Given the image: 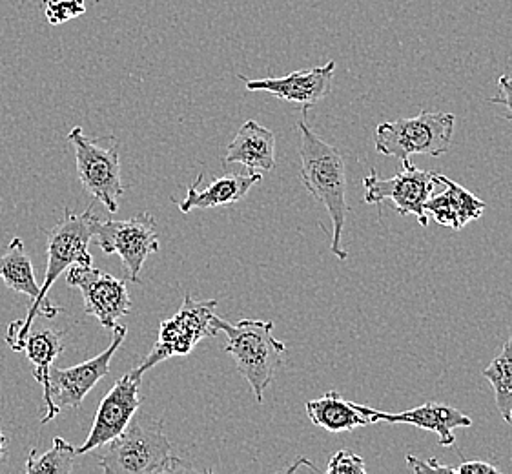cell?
I'll use <instances>...</instances> for the list:
<instances>
[{"instance_id":"1","label":"cell","mask_w":512,"mask_h":474,"mask_svg":"<svg viewBox=\"0 0 512 474\" xmlns=\"http://www.w3.org/2000/svg\"><path fill=\"white\" fill-rule=\"evenodd\" d=\"M99 217L93 214V207L88 208L82 214H75L70 208L64 210V216L55 227L48 232V265L44 274V283L39 290V296L33 299L30 310L24 320L13 321L6 332V343L13 351H24L26 338L31 332L33 321L37 316L55 318L61 309L48 303V290L53 283L61 278L62 272L79 263V265H92L90 254V241L95 236Z\"/></svg>"},{"instance_id":"2","label":"cell","mask_w":512,"mask_h":474,"mask_svg":"<svg viewBox=\"0 0 512 474\" xmlns=\"http://www.w3.org/2000/svg\"><path fill=\"white\" fill-rule=\"evenodd\" d=\"M301 135V170L299 177L308 192L327 208L332 219L334 236L330 243L332 254L345 261L349 252L343 248V230L347 223L350 207L347 203V166L339 150L323 141L307 123V110L297 124Z\"/></svg>"},{"instance_id":"3","label":"cell","mask_w":512,"mask_h":474,"mask_svg":"<svg viewBox=\"0 0 512 474\" xmlns=\"http://www.w3.org/2000/svg\"><path fill=\"white\" fill-rule=\"evenodd\" d=\"M106 474H155L190 471L172 456V445L163 431V422L148 416L132 418L128 427L106 444L99 456Z\"/></svg>"},{"instance_id":"4","label":"cell","mask_w":512,"mask_h":474,"mask_svg":"<svg viewBox=\"0 0 512 474\" xmlns=\"http://www.w3.org/2000/svg\"><path fill=\"white\" fill-rule=\"evenodd\" d=\"M212 325L225 332V352L236 361L237 371L250 383L257 403L265 400L268 385L287 354V345L274 338V323L261 320H241L237 323L212 318Z\"/></svg>"},{"instance_id":"5","label":"cell","mask_w":512,"mask_h":474,"mask_svg":"<svg viewBox=\"0 0 512 474\" xmlns=\"http://www.w3.org/2000/svg\"><path fill=\"white\" fill-rule=\"evenodd\" d=\"M456 117L447 112L423 110L410 119L379 124L376 150L381 155L407 161L412 155L447 154L451 148Z\"/></svg>"},{"instance_id":"6","label":"cell","mask_w":512,"mask_h":474,"mask_svg":"<svg viewBox=\"0 0 512 474\" xmlns=\"http://www.w3.org/2000/svg\"><path fill=\"white\" fill-rule=\"evenodd\" d=\"M68 143L75 152L77 174L84 190L103 203L108 212H117L124 194L117 137H88L81 126H75L68 134Z\"/></svg>"},{"instance_id":"7","label":"cell","mask_w":512,"mask_h":474,"mask_svg":"<svg viewBox=\"0 0 512 474\" xmlns=\"http://www.w3.org/2000/svg\"><path fill=\"white\" fill-rule=\"evenodd\" d=\"M217 299L197 301L190 294L183 299L181 309L172 318L164 320L159 327V338L154 349L144 358L135 371L144 374L157 363L174 358L188 356L194 351L195 345L205 338H216L219 330L212 325L216 316Z\"/></svg>"},{"instance_id":"8","label":"cell","mask_w":512,"mask_h":474,"mask_svg":"<svg viewBox=\"0 0 512 474\" xmlns=\"http://www.w3.org/2000/svg\"><path fill=\"white\" fill-rule=\"evenodd\" d=\"M95 245L104 254H115L123 261L128 281L141 283L144 261L159 250L157 223L148 212H139L126 221H97Z\"/></svg>"},{"instance_id":"9","label":"cell","mask_w":512,"mask_h":474,"mask_svg":"<svg viewBox=\"0 0 512 474\" xmlns=\"http://www.w3.org/2000/svg\"><path fill=\"white\" fill-rule=\"evenodd\" d=\"M401 170L394 177L383 179L372 168L369 176L363 179L367 205H381L390 201L400 216H416L421 227L429 225V216L425 214V203L432 196L434 186L438 185L432 172H425L409 159L401 161Z\"/></svg>"},{"instance_id":"10","label":"cell","mask_w":512,"mask_h":474,"mask_svg":"<svg viewBox=\"0 0 512 474\" xmlns=\"http://www.w3.org/2000/svg\"><path fill=\"white\" fill-rule=\"evenodd\" d=\"M66 285L81 290L84 314L97 318L104 329H115L119 318L132 310L126 279L113 278L93 265H72L66 274Z\"/></svg>"},{"instance_id":"11","label":"cell","mask_w":512,"mask_h":474,"mask_svg":"<svg viewBox=\"0 0 512 474\" xmlns=\"http://www.w3.org/2000/svg\"><path fill=\"white\" fill-rule=\"evenodd\" d=\"M113 340L106 351L101 352L92 360L79 363L75 367L61 369L53 367L50 369V396H52V420L57 418L62 409L72 407L77 409L88 392L92 391L97 383L103 380L104 376L110 372V363L119 351V347L126 340L128 330L123 325L117 323V327L112 330Z\"/></svg>"},{"instance_id":"12","label":"cell","mask_w":512,"mask_h":474,"mask_svg":"<svg viewBox=\"0 0 512 474\" xmlns=\"http://www.w3.org/2000/svg\"><path fill=\"white\" fill-rule=\"evenodd\" d=\"M141 382H143V374H139L135 369L115 382L99 405L93 420L92 431L88 434L86 442L81 447H77V454H86L93 449H99L123 433L143 402V396L139 394Z\"/></svg>"},{"instance_id":"13","label":"cell","mask_w":512,"mask_h":474,"mask_svg":"<svg viewBox=\"0 0 512 474\" xmlns=\"http://www.w3.org/2000/svg\"><path fill=\"white\" fill-rule=\"evenodd\" d=\"M334 72H336V61H330L325 66L288 73L285 77L246 79L243 75H239V79L245 81L248 92L272 93L277 99L301 104L303 110H308L316 106L319 101H323L330 93Z\"/></svg>"},{"instance_id":"14","label":"cell","mask_w":512,"mask_h":474,"mask_svg":"<svg viewBox=\"0 0 512 474\" xmlns=\"http://www.w3.org/2000/svg\"><path fill=\"white\" fill-rule=\"evenodd\" d=\"M354 407L359 413L365 414L370 418V422L387 423H409L423 431H431L438 434V442L441 447H454L456 445V436L454 431L461 427H471L472 420L465 413H461L449 405H440V403L427 402L414 407L403 413H385V411H376L365 405L354 403Z\"/></svg>"},{"instance_id":"15","label":"cell","mask_w":512,"mask_h":474,"mask_svg":"<svg viewBox=\"0 0 512 474\" xmlns=\"http://www.w3.org/2000/svg\"><path fill=\"white\" fill-rule=\"evenodd\" d=\"M201 176H197L194 185L188 186V192L183 201H175V205L183 214L192 210H208V208L226 207L234 205L237 201L245 199L246 194L261 183L259 172H239V174H226V176L214 177L206 186H201Z\"/></svg>"},{"instance_id":"16","label":"cell","mask_w":512,"mask_h":474,"mask_svg":"<svg viewBox=\"0 0 512 474\" xmlns=\"http://www.w3.org/2000/svg\"><path fill=\"white\" fill-rule=\"evenodd\" d=\"M438 185L445 186V190L438 196H431L425 203V214L432 217L440 227L461 230L467 227L471 221H476L483 216V210L487 208L485 201L474 196L460 183L452 181L449 177L434 174Z\"/></svg>"},{"instance_id":"17","label":"cell","mask_w":512,"mask_h":474,"mask_svg":"<svg viewBox=\"0 0 512 474\" xmlns=\"http://www.w3.org/2000/svg\"><path fill=\"white\" fill-rule=\"evenodd\" d=\"M223 163H237L259 174L272 172L276 168V135L256 121H246L226 148Z\"/></svg>"},{"instance_id":"18","label":"cell","mask_w":512,"mask_h":474,"mask_svg":"<svg viewBox=\"0 0 512 474\" xmlns=\"http://www.w3.org/2000/svg\"><path fill=\"white\" fill-rule=\"evenodd\" d=\"M66 336V330L42 329L28 334L24 351L28 354V360L33 365V378L41 385L44 391V405L46 413L41 418V423L52 422V396H50V369L53 360L64 351L62 338Z\"/></svg>"},{"instance_id":"19","label":"cell","mask_w":512,"mask_h":474,"mask_svg":"<svg viewBox=\"0 0 512 474\" xmlns=\"http://www.w3.org/2000/svg\"><path fill=\"white\" fill-rule=\"evenodd\" d=\"M308 418L314 425L325 429L328 433H347L358 427L372 425L370 418L359 413L354 403L347 402L339 392L328 391L305 405Z\"/></svg>"},{"instance_id":"20","label":"cell","mask_w":512,"mask_h":474,"mask_svg":"<svg viewBox=\"0 0 512 474\" xmlns=\"http://www.w3.org/2000/svg\"><path fill=\"white\" fill-rule=\"evenodd\" d=\"M0 279L8 289L26 294L31 299L39 296L41 285L35 281L33 265L24 250L21 237H13L6 248V254L0 256Z\"/></svg>"},{"instance_id":"21","label":"cell","mask_w":512,"mask_h":474,"mask_svg":"<svg viewBox=\"0 0 512 474\" xmlns=\"http://www.w3.org/2000/svg\"><path fill=\"white\" fill-rule=\"evenodd\" d=\"M494 389L496 407L503 420L512 425V334L503 345L502 352L491 361V365L482 372Z\"/></svg>"},{"instance_id":"22","label":"cell","mask_w":512,"mask_h":474,"mask_svg":"<svg viewBox=\"0 0 512 474\" xmlns=\"http://www.w3.org/2000/svg\"><path fill=\"white\" fill-rule=\"evenodd\" d=\"M77 449L62 438H53V447L48 453L37 456L33 451L24 471L28 474H72L75 471Z\"/></svg>"},{"instance_id":"23","label":"cell","mask_w":512,"mask_h":474,"mask_svg":"<svg viewBox=\"0 0 512 474\" xmlns=\"http://www.w3.org/2000/svg\"><path fill=\"white\" fill-rule=\"evenodd\" d=\"M46 17L52 26L75 19L84 13V0H46Z\"/></svg>"},{"instance_id":"24","label":"cell","mask_w":512,"mask_h":474,"mask_svg":"<svg viewBox=\"0 0 512 474\" xmlns=\"http://www.w3.org/2000/svg\"><path fill=\"white\" fill-rule=\"evenodd\" d=\"M327 471L330 474H365L367 473V465L358 454L349 453V451H338V453L330 456Z\"/></svg>"},{"instance_id":"25","label":"cell","mask_w":512,"mask_h":474,"mask_svg":"<svg viewBox=\"0 0 512 474\" xmlns=\"http://www.w3.org/2000/svg\"><path fill=\"white\" fill-rule=\"evenodd\" d=\"M407 465L414 473H454V465H443L438 458L420 460L414 454H407Z\"/></svg>"},{"instance_id":"26","label":"cell","mask_w":512,"mask_h":474,"mask_svg":"<svg viewBox=\"0 0 512 474\" xmlns=\"http://www.w3.org/2000/svg\"><path fill=\"white\" fill-rule=\"evenodd\" d=\"M489 103L502 104V106H505L507 112L503 114V119L512 121V77L502 75V77L498 79V95L491 97Z\"/></svg>"},{"instance_id":"27","label":"cell","mask_w":512,"mask_h":474,"mask_svg":"<svg viewBox=\"0 0 512 474\" xmlns=\"http://www.w3.org/2000/svg\"><path fill=\"white\" fill-rule=\"evenodd\" d=\"M500 469L496 465L487 464L482 460H463L460 465L454 467V474H498Z\"/></svg>"},{"instance_id":"28","label":"cell","mask_w":512,"mask_h":474,"mask_svg":"<svg viewBox=\"0 0 512 474\" xmlns=\"http://www.w3.org/2000/svg\"><path fill=\"white\" fill-rule=\"evenodd\" d=\"M6 445H8V438L2 434V429H0V462H2V458L6 456Z\"/></svg>"}]
</instances>
